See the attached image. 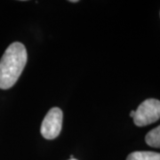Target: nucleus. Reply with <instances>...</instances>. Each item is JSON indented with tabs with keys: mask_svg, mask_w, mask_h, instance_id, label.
I'll return each instance as SVG.
<instances>
[{
	"mask_svg": "<svg viewBox=\"0 0 160 160\" xmlns=\"http://www.w3.org/2000/svg\"><path fill=\"white\" fill-rule=\"evenodd\" d=\"M26 47L14 42L7 47L0 60V89L6 90L15 85L27 63Z\"/></svg>",
	"mask_w": 160,
	"mask_h": 160,
	"instance_id": "nucleus-1",
	"label": "nucleus"
},
{
	"mask_svg": "<svg viewBox=\"0 0 160 160\" xmlns=\"http://www.w3.org/2000/svg\"><path fill=\"white\" fill-rule=\"evenodd\" d=\"M133 122L137 126H149L160 118V101L157 99H147L140 104L135 114Z\"/></svg>",
	"mask_w": 160,
	"mask_h": 160,
	"instance_id": "nucleus-2",
	"label": "nucleus"
},
{
	"mask_svg": "<svg viewBox=\"0 0 160 160\" xmlns=\"http://www.w3.org/2000/svg\"><path fill=\"white\" fill-rule=\"evenodd\" d=\"M63 113L59 108H52L42 122L40 132L46 140H53L59 136L62 127Z\"/></svg>",
	"mask_w": 160,
	"mask_h": 160,
	"instance_id": "nucleus-3",
	"label": "nucleus"
},
{
	"mask_svg": "<svg viewBox=\"0 0 160 160\" xmlns=\"http://www.w3.org/2000/svg\"><path fill=\"white\" fill-rule=\"evenodd\" d=\"M126 160H160V153L153 151H134L128 155Z\"/></svg>",
	"mask_w": 160,
	"mask_h": 160,
	"instance_id": "nucleus-4",
	"label": "nucleus"
},
{
	"mask_svg": "<svg viewBox=\"0 0 160 160\" xmlns=\"http://www.w3.org/2000/svg\"><path fill=\"white\" fill-rule=\"evenodd\" d=\"M145 142L150 147L160 149V126H157L147 133Z\"/></svg>",
	"mask_w": 160,
	"mask_h": 160,
	"instance_id": "nucleus-5",
	"label": "nucleus"
},
{
	"mask_svg": "<svg viewBox=\"0 0 160 160\" xmlns=\"http://www.w3.org/2000/svg\"><path fill=\"white\" fill-rule=\"evenodd\" d=\"M134 114H135V110H132L131 112H130V117H131V118H133V117H134Z\"/></svg>",
	"mask_w": 160,
	"mask_h": 160,
	"instance_id": "nucleus-6",
	"label": "nucleus"
},
{
	"mask_svg": "<svg viewBox=\"0 0 160 160\" xmlns=\"http://www.w3.org/2000/svg\"><path fill=\"white\" fill-rule=\"evenodd\" d=\"M70 2H71V3H77V2H78V0H71Z\"/></svg>",
	"mask_w": 160,
	"mask_h": 160,
	"instance_id": "nucleus-7",
	"label": "nucleus"
},
{
	"mask_svg": "<svg viewBox=\"0 0 160 160\" xmlns=\"http://www.w3.org/2000/svg\"><path fill=\"white\" fill-rule=\"evenodd\" d=\"M69 160H78V159H76V158H70Z\"/></svg>",
	"mask_w": 160,
	"mask_h": 160,
	"instance_id": "nucleus-8",
	"label": "nucleus"
}]
</instances>
